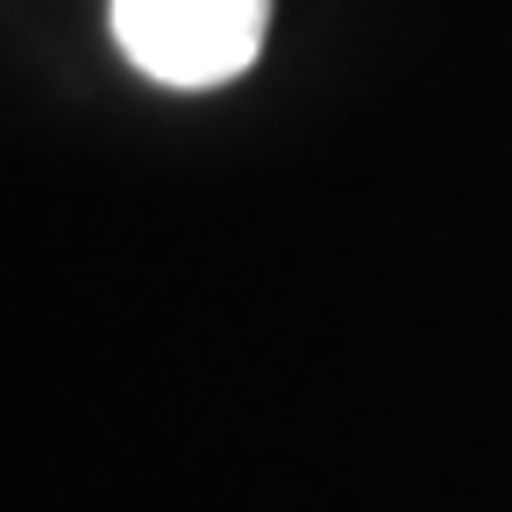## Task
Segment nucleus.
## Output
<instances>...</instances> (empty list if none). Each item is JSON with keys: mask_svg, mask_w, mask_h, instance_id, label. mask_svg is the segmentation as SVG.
I'll return each mask as SVG.
<instances>
[{"mask_svg": "<svg viewBox=\"0 0 512 512\" xmlns=\"http://www.w3.org/2000/svg\"><path fill=\"white\" fill-rule=\"evenodd\" d=\"M271 29V0H114L128 64L164 86H228L249 72Z\"/></svg>", "mask_w": 512, "mask_h": 512, "instance_id": "1", "label": "nucleus"}]
</instances>
